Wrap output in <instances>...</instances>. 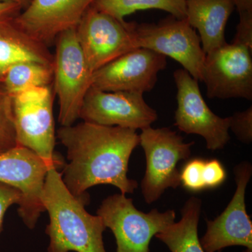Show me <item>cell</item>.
I'll use <instances>...</instances> for the list:
<instances>
[{"label":"cell","instance_id":"1","mask_svg":"<svg viewBox=\"0 0 252 252\" xmlns=\"http://www.w3.org/2000/svg\"><path fill=\"white\" fill-rule=\"evenodd\" d=\"M58 137L69 161L63 167V181L76 198L89 203L86 191L96 185L114 186L124 195L137 188L127 177L131 154L140 142L136 130L84 122L61 126Z\"/></svg>","mask_w":252,"mask_h":252},{"label":"cell","instance_id":"2","mask_svg":"<svg viewBox=\"0 0 252 252\" xmlns=\"http://www.w3.org/2000/svg\"><path fill=\"white\" fill-rule=\"evenodd\" d=\"M41 202L50 218L48 252H106L102 219L86 211L85 202L68 190L58 169L47 172Z\"/></svg>","mask_w":252,"mask_h":252},{"label":"cell","instance_id":"3","mask_svg":"<svg viewBox=\"0 0 252 252\" xmlns=\"http://www.w3.org/2000/svg\"><path fill=\"white\" fill-rule=\"evenodd\" d=\"M54 94L51 85L33 88L12 96L13 116L18 145L63 168L64 159L54 152Z\"/></svg>","mask_w":252,"mask_h":252},{"label":"cell","instance_id":"4","mask_svg":"<svg viewBox=\"0 0 252 252\" xmlns=\"http://www.w3.org/2000/svg\"><path fill=\"white\" fill-rule=\"evenodd\" d=\"M54 55L53 87L59 101V122L62 126L74 124L86 94L93 84V72L79 45L75 28L56 38Z\"/></svg>","mask_w":252,"mask_h":252},{"label":"cell","instance_id":"5","mask_svg":"<svg viewBox=\"0 0 252 252\" xmlns=\"http://www.w3.org/2000/svg\"><path fill=\"white\" fill-rule=\"evenodd\" d=\"M106 228H110L117 241V252H149L154 235L175 222V212L149 213L137 210L132 199L124 194H114L104 199L97 211Z\"/></svg>","mask_w":252,"mask_h":252},{"label":"cell","instance_id":"6","mask_svg":"<svg viewBox=\"0 0 252 252\" xmlns=\"http://www.w3.org/2000/svg\"><path fill=\"white\" fill-rule=\"evenodd\" d=\"M140 140L147 160L142 192L146 203L151 204L158 200L167 189H176L180 185L177 165L190 157L194 142L185 143L183 137L168 127L152 126L142 129Z\"/></svg>","mask_w":252,"mask_h":252},{"label":"cell","instance_id":"7","mask_svg":"<svg viewBox=\"0 0 252 252\" xmlns=\"http://www.w3.org/2000/svg\"><path fill=\"white\" fill-rule=\"evenodd\" d=\"M137 48L172 58L198 81H201L205 54L196 31L187 19L170 16L158 23H130Z\"/></svg>","mask_w":252,"mask_h":252},{"label":"cell","instance_id":"8","mask_svg":"<svg viewBox=\"0 0 252 252\" xmlns=\"http://www.w3.org/2000/svg\"><path fill=\"white\" fill-rule=\"evenodd\" d=\"M53 167L60 168L22 146L0 154V182L21 192L18 215L30 229L35 227L45 211L41 195L47 172Z\"/></svg>","mask_w":252,"mask_h":252},{"label":"cell","instance_id":"9","mask_svg":"<svg viewBox=\"0 0 252 252\" xmlns=\"http://www.w3.org/2000/svg\"><path fill=\"white\" fill-rule=\"evenodd\" d=\"M177 108L175 125L187 134L200 135L212 151L223 149L230 140V117L216 115L204 99L198 81L185 69L174 72Z\"/></svg>","mask_w":252,"mask_h":252},{"label":"cell","instance_id":"10","mask_svg":"<svg viewBox=\"0 0 252 252\" xmlns=\"http://www.w3.org/2000/svg\"><path fill=\"white\" fill-rule=\"evenodd\" d=\"M252 50L233 41L205 54L201 81L209 98L252 100Z\"/></svg>","mask_w":252,"mask_h":252},{"label":"cell","instance_id":"11","mask_svg":"<svg viewBox=\"0 0 252 252\" xmlns=\"http://www.w3.org/2000/svg\"><path fill=\"white\" fill-rule=\"evenodd\" d=\"M75 29L79 45L93 72L137 49L130 23L121 22L92 6Z\"/></svg>","mask_w":252,"mask_h":252},{"label":"cell","instance_id":"12","mask_svg":"<svg viewBox=\"0 0 252 252\" xmlns=\"http://www.w3.org/2000/svg\"><path fill=\"white\" fill-rule=\"evenodd\" d=\"M79 119L97 125L137 130L152 126L158 114L144 100L143 94L111 92L91 86L83 101Z\"/></svg>","mask_w":252,"mask_h":252},{"label":"cell","instance_id":"13","mask_svg":"<svg viewBox=\"0 0 252 252\" xmlns=\"http://www.w3.org/2000/svg\"><path fill=\"white\" fill-rule=\"evenodd\" d=\"M166 58L144 48L132 50L94 71L92 86L111 92H149L166 68Z\"/></svg>","mask_w":252,"mask_h":252},{"label":"cell","instance_id":"14","mask_svg":"<svg viewBox=\"0 0 252 252\" xmlns=\"http://www.w3.org/2000/svg\"><path fill=\"white\" fill-rule=\"evenodd\" d=\"M237 189L224 211L215 220H207V231L200 240L205 252H220L243 246L252 252V223L247 213L245 192L252 177V165L245 162L235 167Z\"/></svg>","mask_w":252,"mask_h":252},{"label":"cell","instance_id":"15","mask_svg":"<svg viewBox=\"0 0 252 252\" xmlns=\"http://www.w3.org/2000/svg\"><path fill=\"white\" fill-rule=\"evenodd\" d=\"M94 0H32L15 16L18 27L44 45L54 44L63 32L77 28Z\"/></svg>","mask_w":252,"mask_h":252},{"label":"cell","instance_id":"16","mask_svg":"<svg viewBox=\"0 0 252 252\" xmlns=\"http://www.w3.org/2000/svg\"><path fill=\"white\" fill-rule=\"evenodd\" d=\"M189 25L199 32L205 54L226 44L225 30L235 9L234 0H186Z\"/></svg>","mask_w":252,"mask_h":252},{"label":"cell","instance_id":"17","mask_svg":"<svg viewBox=\"0 0 252 252\" xmlns=\"http://www.w3.org/2000/svg\"><path fill=\"white\" fill-rule=\"evenodd\" d=\"M14 17H0V83L8 69L17 63L32 61L54 65L49 47L18 27Z\"/></svg>","mask_w":252,"mask_h":252},{"label":"cell","instance_id":"18","mask_svg":"<svg viewBox=\"0 0 252 252\" xmlns=\"http://www.w3.org/2000/svg\"><path fill=\"white\" fill-rule=\"evenodd\" d=\"M201 200L192 197L182 210V219L155 236L171 252H205L198 235Z\"/></svg>","mask_w":252,"mask_h":252},{"label":"cell","instance_id":"19","mask_svg":"<svg viewBox=\"0 0 252 252\" xmlns=\"http://www.w3.org/2000/svg\"><path fill=\"white\" fill-rule=\"evenodd\" d=\"M53 81L54 65L26 61L9 68L0 84L12 97L33 88L53 85Z\"/></svg>","mask_w":252,"mask_h":252},{"label":"cell","instance_id":"20","mask_svg":"<svg viewBox=\"0 0 252 252\" xmlns=\"http://www.w3.org/2000/svg\"><path fill=\"white\" fill-rule=\"evenodd\" d=\"M91 6L122 23L126 16L141 10H162L179 19L187 16L186 0H94Z\"/></svg>","mask_w":252,"mask_h":252},{"label":"cell","instance_id":"21","mask_svg":"<svg viewBox=\"0 0 252 252\" xmlns=\"http://www.w3.org/2000/svg\"><path fill=\"white\" fill-rule=\"evenodd\" d=\"M12 98L0 84V154L17 146Z\"/></svg>","mask_w":252,"mask_h":252},{"label":"cell","instance_id":"22","mask_svg":"<svg viewBox=\"0 0 252 252\" xmlns=\"http://www.w3.org/2000/svg\"><path fill=\"white\" fill-rule=\"evenodd\" d=\"M205 160L202 158L192 159L186 163L180 172V184L187 190L201 191L205 187L203 178Z\"/></svg>","mask_w":252,"mask_h":252},{"label":"cell","instance_id":"23","mask_svg":"<svg viewBox=\"0 0 252 252\" xmlns=\"http://www.w3.org/2000/svg\"><path fill=\"white\" fill-rule=\"evenodd\" d=\"M230 117V129L239 140L245 144L252 141V107L243 112L235 113Z\"/></svg>","mask_w":252,"mask_h":252},{"label":"cell","instance_id":"24","mask_svg":"<svg viewBox=\"0 0 252 252\" xmlns=\"http://www.w3.org/2000/svg\"><path fill=\"white\" fill-rule=\"evenodd\" d=\"M203 178L206 189L216 188L226 179V172L221 162L217 159L205 160Z\"/></svg>","mask_w":252,"mask_h":252},{"label":"cell","instance_id":"25","mask_svg":"<svg viewBox=\"0 0 252 252\" xmlns=\"http://www.w3.org/2000/svg\"><path fill=\"white\" fill-rule=\"evenodd\" d=\"M21 193L17 189L0 182V233L2 230L5 214L11 205H19Z\"/></svg>","mask_w":252,"mask_h":252},{"label":"cell","instance_id":"26","mask_svg":"<svg viewBox=\"0 0 252 252\" xmlns=\"http://www.w3.org/2000/svg\"><path fill=\"white\" fill-rule=\"evenodd\" d=\"M240 19L252 18V0H234Z\"/></svg>","mask_w":252,"mask_h":252},{"label":"cell","instance_id":"27","mask_svg":"<svg viewBox=\"0 0 252 252\" xmlns=\"http://www.w3.org/2000/svg\"><path fill=\"white\" fill-rule=\"evenodd\" d=\"M21 8L17 5L4 2L0 0V17L16 16L21 12Z\"/></svg>","mask_w":252,"mask_h":252},{"label":"cell","instance_id":"28","mask_svg":"<svg viewBox=\"0 0 252 252\" xmlns=\"http://www.w3.org/2000/svg\"><path fill=\"white\" fill-rule=\"evenodd\" d=\"M1 1L17 5L21 8V10H23L27 7L30 3L31 2L32 0H1Z\"/></svg>","mask_w":252,"mask_h":252}]
</instances>
